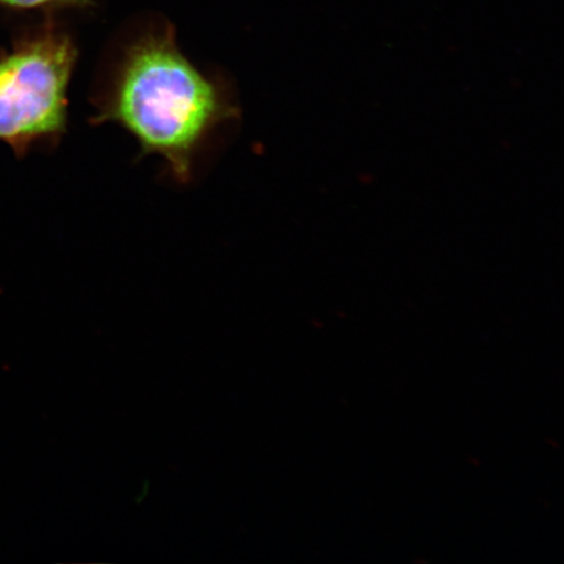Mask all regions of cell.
<instances>
[{
	"instance_id": "6da1fadb",
	"label": "cell",
	"mask_w": 564,
	"mask_h": 564,
	"mask_svg": "<svg viewBox=\"0 0 564 564\" xmlns=\"http://www.w3.org/2000/svg\"><path fill=\"white\" fill-rule=\"evenodd\" d=\"M90 123H116L156 154L180 183L193 178L197 154L223 123L239 118L227 84L182 53L173 26L148 32L124 48L95 98Z\"/></svg>"
},
{
	"instance_id": "7a4b0ae2",
	"label": "cell",
	"mask_w": 564,
	"mask_h": 564,
	"mask_svg": "<svg viewBox=\"0 0 564 564\" xmlns=\"http://www.w3.org/2000/svg\"><path fill=\"white\" fill-rule=\"evenodd\" d=\"M76 44L54 25L24 35L0 54V141L24 158L67 132Z\"/></svg>"
},
{
	"instance_id": "3957f363",
	"label": "cell",
	"mask_w": 564,
	"mask_h": 564,
	"mask_svg": "<svg viewBox=\"0 0 564 564\" xmlns=\"http://www.w3.org/2000/svg\"><path fill=\"white\" fill-rule=\"evenodd\" d=\"M0 4L15 10H56L67 9V7L86 9L94 2L91 0H0Z\"/></svg>"
}]
</instances>
